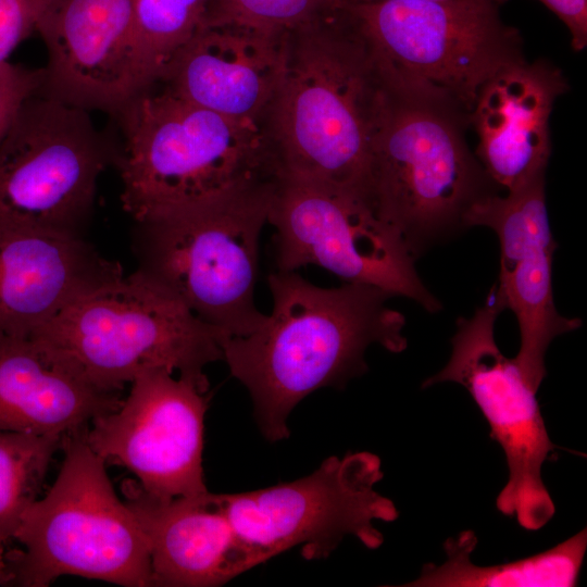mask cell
I'll list each match as a JSON object with an SVG mask.
<instances>
[{
    "label": "cell",
    "mask_w": 587,
    "mask_h": 587,
    "mask_svg": "<svg viewBox=\"0 0 587 587\" xmlns=\"http://www.w3.org/2000/svg\"><path fill=\"white\" fill-rule=\"evenodd\" d=\"M388 90L338 8L290 32L266 112L276 175L366 197L371 140Z\"/></svg>",
    "instance_id": "2"
},
{
    "label": "cell",
    "mask_w": 587,
    "mask_h": 587,
    "mask_svg": "<svg viewBox=\"0 0 587 587\" xmlns=\"http://www.w3.org/2000/svg\"><path fill=\"white\" fill-rule=\"evenodd\" d=\"M122 275L84 237L0 228V332L32 334Z\"/></svg>",
    "instance_id": "18"
},
{
    "label": "cell",
    "mask_w": 587,
    "mask_h": 587,
    "mask_svg": "<svg viewBox=\"0 0 587 587\" xmlns=\"http://www.w3.org/2000/svg\"><path fill=\"white\" fill-rule=\"evenodd\" d=\"M52 0H0V65L30 34Z\"/></svg>",
    "instance_id": "25"
},
{
    "label": "cell",
    "mask_w": 587,
    "mask_h": 587,
    "mask_svg": "<svg viewBox=\"0 0 587 587\" xmlns=\"http://www.w3.org/2000/svg\"><path fill=\"white\" fill-rule=\"evenodd\" d=\"M268 223L279 271L316 265L346 283L410 298L427 312L442 308L401 236L360 192L276 175Z\"/></svg>",
    "instance_id": "10"
},
{
    "label": "cell",
    "mask_w": 587,
    "mask_h": 587,
    "mask_svg": "<svg viewBox=\"0 0 587 587\" xmlns=\"http://www.w3.org/2000/svg\"><path fill=\"white\" fill-rule=\"evenodd\" d=\"M566 87L555 66L538 60L509 67L482 88L469 124L477 133L478 162L496 185L512 191L546 173L549 118Z\"/></svg>",
    "instance_id": "19"
},
{
    "label": "cell",
    "mask_w": 587,
    "mask_h": 587,
    "mask_svg": "<svg viewBox=\"0 0 587 587\" xmlns=\"http://www.w3.org/2000/svg\"><path fill=\"white\" fill-rule=\"evenodd\" d=\"M288 34L233 23L203 24L159 83L220 115L260 123L284 72Z\"/></svg>",
    "instance_id": "17"
},
{
    "label": "cell",
    "mask_w": 587,
    "mask_h": 587,
    "mask_svg": "<svg viewBox=\"0 0 587 587\" xmlns=\"http://www.w3.org/2000/svg\"><path fill=\"white\" fill-rule=\"evenodd\" d=\"M338 9L361 36L386 86L465 117L482 88L519 65L517 29L485 0H373Z\"/></svg>",
    "instance_id": "4"
},
{
    "label": "cell",
    "mask_w": 587,
    "mask_h": 587,
    "mask_svg": "<svg viewBox=\"0 0 587 587\" xmlns=\"http://www.w3.org/2000/svg\"><path fill=\"white\" fill-rule=\"evenodd\" d=\"M271 314L246 336L222 340L223 360L249 391L263 436H289L287 420L308 395L342 388L367 371L366 349L408 347L405 317L387 305L392 296L364 284L337 288L311 284L295 271L271 273Z\"/></svg>",
    "instance_id": "1"
},
{
    "label": "cell",
    "mask_w": 587,
    "mask_h": 587,
    "mask_svg": "<svg viewBox=\"0 0 587 587\" xmlns=\"http://www.w3.org/2000/svg\"><path fill=\"white\" fill-rule=\"evenodd\" d=\"M36 334L0 332V432L64 435L121 404Z\"/></svg>",
    "instance_id": "20"
},
{
    "label": "cell",
    "mask_w": 587,
    "mask_h": 587,
    "mask_svg": "<svg viewBox=\"0 0 587 587\" xmlns=\"http://www.w3.org/2000/svg\"><path fill=\"white\" fill-rule=\"evenodd\" d=\"M87 426L62 438L64 459L46 496L24 513L7 552L9 583L46 587L64 575L124 587L152 586L147 538L121 500L105 462L86 440Z\"/></svg>",
    "instance_id": "8"
},
{
    "label": "cell",
    "mask_w": 587,
    "mask_h": 587,
    "mask_svg": "<svg viewBox=\"0 0 587 587\" xmlns=\"http://www.w3.org/2000/svg\"><path fill=\"white\" fill-rule=\"evenodd\" d=\"M62 438L0 432V549L13 540L24 513L39 498Z\"/></svg>",
    "instance_id": "23"
},
{
    "label": "cell",
    "mask_w": 587,
    "mask_h": 587,
    "mask_svg": "<svg viewBox=\"0 0 587 587\" xmlns=\"http://www.w3.org/2000/svg\"><path fill=\"white\" fill-rule=\"evenodd\" d=\"M477 545L472 530L446 540L447 561L425 564L407 587H573L587 547L586 528L544 552L516 561L480 566L471 560Z\"/></svg>",
    "instance_id": "21"
},
{
    "label": "cell",
    "mask_w": 587,
    "mask_h": 587,
    "mask_svg": "<svg viewBox=\"0 0 587 587\" xmlns=\"http://www.w3.org/2000/svg\"><path fill=\"white\" fill-rule=\"evenodd\" d=\"M339 0H211L203 24L233 23L287 34L333 12Z\"/></svg>",
    "instance_id": "24"
},
{
    "label": "cell",
    "mask_w": 587,
    "mask_h": 587,
    "mask_svg": "<svg viewBox=\"0 0 587 587\" xmlns=\"http://www.w3.org/2000/svg\"><path fill=\"white\" fill-rule=\"evenodd\" d=\"M34 334L108 392L152 369L209 386L204 367L223 360L226 337L137 271L85 292Z\"/></svg>",
    "instance_id": "7"
},
{
    "label": "cell",
    "mask_w": 587,
    "mask_h": 587,
    "mask_svg": "<svg viewBox=\"0 0 587 587\" xmlns=\"http://www.w3.org/2000/svg\"><path fill=\"white\" fill-rule=\"evenodd\" d=\"M116 160L89 111L33 95L0 142V228L83 237Z\"/></svg>",
    "instance_id": "9"
},
{
    "label": "cell",
    "mask_w": 587,
    "mask_h": 587,
    "mask_svg": "<svg viewBox=\"0 0 587 587\" xmlns=\"http://www.w3.org/2000/svg\"><path fill=\"white\" fill-rule=\"evenodd\" d=\"M116 117L121 201L135 222L276 175L271 140L260 123L228 118L164 87L140 92Z\"/></svg>",
    "instance_id": "3"
},
{
    "label": "cell",
    "mask_w": 587,
    "mask_h": 587,
    "mask_svg": "<svg viewBox=\"0 0 587 587\" xmlns=\"http://www.w3.org/2000/svg\"><path fill=\"white\" fill-rule=\"evenodd\" d=\"M211 0H132L138 64L147 89L157 85L204 23Z\"/></svg>",
    "instance_id": "22"
},
{
    "label": "cell",
    "mask_w": 587,
    "mask_h": 587,
    "mask_svg": "<svg viewBox=\"0 0 587 587\" xmlns=\"http://www.w3.org/2000/svg\"><path fill=\"white\" fill-rule=\"evenodd\" d=\"M466 225L489 227L498 236L500 273L492 298L502 310L514 313L521 336L515 359L539 388L551 341L582 325L579 319L559 314L554 305L552 259L558 245L546 207L545 174L505 197L482 198L470 209Z\"/></svg>",
    "instance_id": "14"
},
{
    "label": "cell",
    "mask_w": 587,
    "mask_h": 587,
    "mask_svg": "<svg viewBox=\"0 0 587 587\" xmlns=\"http://www.w3.org/2000/svg\"><path fill=\"white\" fill-rule=\"evenodd\" d=\"M384 477L380 459L367 451L325 459L292 482L238 494H221L236 532L262 562L295 547L305 560L327 558L346 536L377 549L376 521L392 522L395 503L375 489Z\"/></svg>",
    "instance_id": "11"
},
{
    "label": "cell",
    "mask_w": 587,
    "mask_h": 587,
    "mask_svg": "<svg viewBox=\"0 0 587 587\" xmlns=\"http://www.w3.org/2000/svg\"><path fill=\"white\" fill-rule=\"evenodd\" d=\"M0 583H9V563L4 549H0Z\"/></svg>",
    "instance_id": "28"
},
{
    "label": "cell",
    "mask_w": 587,
    "mask_h": 587,
    "mask_svg": "<svg viewBox=\"0 0 587 587\" xmlns=\"http://www.w3.org/2000/svg\"><path fill=\"white\" fill-rule=\"evenodd\" d=\"M42 67L29 68L7 62L0 65V142L24 102L40 90Z\"/></svg>",
    "instance_id": "26"
},
{
    "label": "cell",
    "mask_w": 587,
    "mask_h": 587,
    "mask_svg": "<svg viewBox=\"0 0 587 587\" xmlns=\"http://www.w3.org/2000/svg\"><path fill=\"white\" fill-rule=\"evenodd\" d=\"M341 2H364V1H373V0H339ZM485 1H491L499 5L505 3L508 0H485Z\"/></svg>",
    "instance_id": "29"
},
{
    "label": "cell",
    "mask_w": 587,
    "mask_h": 587,
    "mask_svg": "<svg viewBox=\"0 0 587 587\" xmlns=\"http://www.w3.org/2000/svg\"><path fill=\"white\" fill-rule=\"evenodd\" d=\"M276 176L254 179L203 204L135 222L137 272L226 337L265 320L254 301L259 245Z\"/></svg>",
    "instance_id": "5"
},
{
    "label": "cell",
    "mask_w": 587,
    "mask_h": 587,
    "mask_svg": "<svg viewBox=\"0 0 587 587\" xmlns=\"http://www.w3.org/2000/svg\"><path fill=\"white\" fill-rule=\"evenodd\" d=\"M467 117L423 98L388 90L371 140L365 193L416 259L469 228L470 209L496 193L471 154Z\"/></svg>",
    "instance_id": "6"
},
{
    "label": "cell",
    "mask_w": 587,
    "mask_h": 587,
    "mask_svg": "<svg viewBox=\"0 0 587 587\" xmlns=\"http://www.w3.org/2000/svg\"><path fill=\"white\" fill-rule=\"evenodd\" d=\"M36 32L47 50L40 95L117 115L147 90L132 0H52Z\"/></svg>",
    "instance_id": "15"
},
{
    "label": "cell",
    "mask_w": 587,
    "mask_h": 587,
    "mask_svg": "<svg viewBox=\"0 0 587 587\" xmlns=\"http://www.w3.org/2000/svg\"><path fill=\"white\" fill-rule=\"evenodd\" d=\"M503 310L492 296L471 317H459L446 366L423 382L422 388L453 382L464 386L502 448L509 479L496 499L497 509L515 517L527 530L544 527L555 512L541 476L547 460L558 458L536 392L516 361L500 351L495 323Z\"/></svg>",
    "instance_id": "12"
},
{
    "label": "cell",
    "mask_w": 587,
    "mask_h": 587,
    "mask_svg": "<svg viewBox=\"0 0 587 587\" xmlns=\"http://www.w3.org/2000/svg\"><path fill=\"white\" fill-rule=\"evenodd\" d=\"M114 411L96 416L86 440L105 463L129 470L159 499L208 491L202 467L209 386L165 369L139 374Z\"/></svg>",
    "instance_id": "13"
},
{
    "label": "cell",
    "mask_w": 587,
    "mask_h": 587,
    "mask_svg": "<svg viewBox=\"0 0 587 587\" xmlns=\"http://www.w3.org/2000/svg\"><path fill=\"white\" fill-rule=\"evenodd\" d=\"M552 11L567 27L575 51L587 46V0H538Z\"/></svg>",
    "instance_id": "27"
},
{
    "label": "cell",
    "mask_w": 587,
    "mask_h": 587,
    "mask_svg": "<svg viewBox=\"0 0 587 587\" xmlns=\"http://www.w3.org/2000/svg\"><path fill=\"white\" fill-rule=\"evenodd\" d=\"M122 490L148 541L152 586H220L263 563L236 532L221 494L159 499L136 480Z\"/></svg>",
    "instance_id": "16"
}]
</instances>
